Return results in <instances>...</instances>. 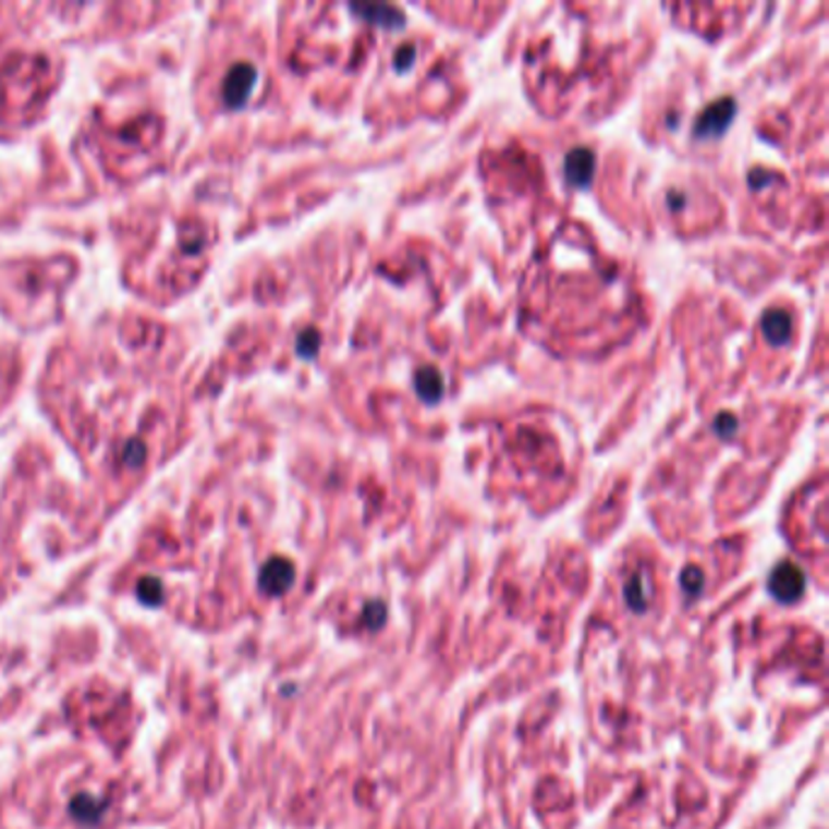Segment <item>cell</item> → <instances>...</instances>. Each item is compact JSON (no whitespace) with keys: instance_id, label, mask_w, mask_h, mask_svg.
Returning <instances> with one entry per match:
<instances>
[{"instance_id":"1","label":"cell","mask_w":829,"mask_h":829,"mask_svg":"<svg viewBox=\"0 0 829 829\" xmlns=\"http://www.w3.org/2000/svg\"><path fill=\"white\" fill-rule=\"evenodd\" d=\"M769 592L773 594L776 601L781 604L797 601L801 594L805 592V574L801 566H795L791 562H781L771 574Z\"/></svg>"},{"instance_id":"2","label":"cell","mask_w":829,"mask_h":829,"mask_svg":"<svg viewBox=\"0 0 829 829\" xmlns=\"http://www.w3.org/2000/svg\"><path fill=\"white\" fill-rule=\"evenodd\" d=\"M256 86V69L251 64H236L227 73L222 83V100L229 108H239L251 96V90Z\"/></svg>"},{"instance_id":"3","label":"cell","mask_w":829,"mask_h":829,"mask_svg":"<svg viewBox=\"0 0 829 829\" xmlns=\"http://www.w3.org/2000/svg\"><path fill=\"white\" fill-rule=\"evenodd\" d=\"M292 584H295V566L285 558H272L260 570L258 586L268 596H282Z\"/></svg>"},{"instance_id":"4","label":"cell","mask_w":829,"mask_h":829,"mask_svg":"<svg viewBox=\"0 0 829 829\" xmlns=\"http://www.w3.org/2000/svg\"><path fill=\"white\" fill-rule=\"evenodd\" d=\"M734 114V100L722 98L720 102L712 105L706 112L700 114V120L696 124V134L698 136H716L728 130V124Z\"/></svg>"},{"instance_id":"5","label":"cell","mask_w":829,"mask_h":829,"mask_svg":"<svg viewBox=\"0 0 829 829\" xmlns=\"http://www.w3.org/2000/svg\"><path fill=\"white\" fill-rule=\"evenodd\" d=\"M102 810H105L102 803L96 801V797L86 795V793H81V795L73 797L71 805H69V813L73 815V820L81 822V825H88V827L100 822Z\"/></svg>"},{"instance_id":"6","label":"cell","mask_w":829,"mask_h":829,"mask_svg":"<svg viewBox=\"0 0 829 829\" xmlns=\"http://www.w3.org/2000/svg\"><path fill=\"white\" fill-rule=\"evenodd\" d=\"M592 173H594L592 151H586V149L572 151L570 159H566V175H570V181L576 185H586L592 181Z\"/></svg>"},{"instance_id":"7","label":"cell","mask_w":829,"mask_h":829,"mask_svg":"<svg viewBox=\"0 0 829 829\" xmlns=\"http://www.w3.org/2000/svg\"><path fill=\"white\" fill-rule=\"evenodd\" d=\"M764 331L766 339L771 343L781 345L791 339V317L785 312H766L764 317Z\"/></svg>"},{"instance_id":"8","label":"cell","mask_w":829,"mask_h":829,"mask_svg":"<svg viewBox=\"0 0 829 829\" xmlns=\"http://www.w3.org/2000/svg\"><path fill=\"white\" fill-rule=\"evenodd\" d=\"M416 390H418V394H422L424 402L436 404L440 394H443V380H440V375L436 370L426 367V370L416 375Z\"/></svg>"},{"instance_id":"9","label":"cell","mask_w":829,"mask_h":829,"mask_svg":"<svg viewBox=\"0 0 829 829\" xmlns=\"http://www.w3.org/2000/svg\"><path fill=\"white\" fill-rule=\"evenodd\" d=\"M136 596L144 606H161L163 604V584L156 580V576H144V580L136 584Z\"/></svg>"},{"instance_id":"10","label":"cell","mask_w":829,"mask_h":829,"mask_svg":"<svg viewBox=\"0 0 829 829\" xmlns=\"http://www.w3.org/2000/svg\"><path fill=\"white\" fill-rule=\"evenodd\" d=\"M625 598H627V604H631L633 608H637V611H643V608L647 606V596H645V589H643V576H633V580L627 582Z\"/></svg>"},{"instance_id":"11","label":"cell","mask_w":829,"mask_h":829,"mask_svg":"<svg viewBox=\"0 0 829 829\" xmlns=\"http://www.w3.org/2000/svg\"><path fill=\"white\" fill-rule=\"evenodd\" d=\"M297 349L302 355H314L319 349V336L317 333H304L297 343Z\"/></svg>"},{"instance_id":"12","label":"cell","mask_w":829,"mask_h":829,"mask_svg":"<svg viewBox=\"0 0 829 829\" xmlns=\"http://www.w3.org/2000/svg\"><path fill=\"white\" fill-rule=\"evenodd\" d=\"M684 586L688 594H698L700 586H703V576L698 570H686L684 572Z\"/></svg>"},{"instance_id":"13","label":"cell","mask_w":829,"mask_h":829,"mask_svg":"<svg viewBox=\"0 0 829 829\" xmlns=\"http://www.w3.org/2000/svg\"><path fill=\"white\" fill-rule=\"evenodd\" d=\"M367 613H370V615H367V625H370V627H377L380 623H385V606L370 604V606H367Z\"/></svg>"},{"instance_id":"14","label":"cell","mask_w":829,"mask_h":829,"mask_svg":"<svg viewBox=\"0 0 829 829\" xmlns=\"http://www.w3.org/2000/svg\"><path fill=\"white\" fill-rule=\"evenodd\" d=\"M414 64V47H406L397 54V69H409Z\"/></svg>"},{"instance_id":"15","label":"cell","mask_w":829,"mask_h":829,"mask_svg":"<svg viewBox=\"0 0 829 829\" xmlns=\"http://www.w3.org/2000/svg\"><path fill=\"white\" fill-rule=\"evenodd\" d=\"M718 428H720V434H722V436H730V434L734 431V418H730V416H720V418H718Z\"/></svg>"}]
</instances>
